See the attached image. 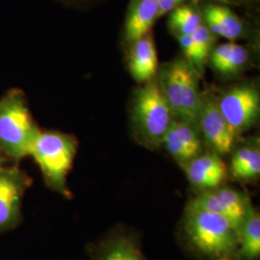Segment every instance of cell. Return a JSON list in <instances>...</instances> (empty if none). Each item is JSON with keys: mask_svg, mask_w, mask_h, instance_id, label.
<instances>
[{"mask_svg": "<svg viewBox=\"0 0 260 260\" xmlns=\"http://www.w3.org/2000/svg\"><path fill=\"white\" fill-rule=\"evenodd\" d=\"M173 120L171 108L156 77L142 84L134 93L131 107L135 139L147 149L161 148L164 135Z\"/></svg>", "mask_w": 260, "mask_h": 260, "instance_id": "cell-2", "label": "cell"}, {"mask_svg": "<svg viewBox=\"0 0 260 260\" xmlns=\"http://www.w3.org/2000/svg\"><path fill=\"white\" fill-rule=\"evenodd\" d=\"M203 23V19L195 10L185 5L173 10L169 19V26L176 37L193 34Z\"/></svg>", "mask_w": 260, "mask_h": 260, "instance_id": "cell-18", "label": "cell"}, {"mask_svg": "<svg viewBox=\"0 0 260 260\" xmlns=\"http://www.w3.org/2000/svg\"><path fill=\"white\" fill-rule=\"evenodd\" d=\"M230 173L238 181H251L260 175L259 141L254 139L233 151Z\"/></svg>", "mask_w": 260, "mask_h": 260, "instance_id": "cell-15", "label": "cell"}, {"mask_svg": "<svg viewBox=\"0 0 260 260\" xmlns=\"http://www.w3.org/2000/svg\"><path fill=\"white\" fill-rule=\"evenodd\" d=\"M217 103L224 120L238 137L251 129L259 118V91L253 85L235 86L217 99Z\"/></svg>", "mask_w": 260, "mask_h": 260, "instance_id": "cell-6", "label": "cell"}, {"mask_svg": "<svg viewBox=\"0 0 260 260\" xmlns=\"http://www.w3.org/2000/svg\"><path fill=\"white\" fill-rule=\"evenodd\" d=\"M198 126L210 150L221 156L233 151L238 136L224 120L219 110L217 98L210 92L202 93Z\"/></svg>", "mask_w": 260, "mask_h": 260, "instance_id": "cell-8", "label": "cell"}, {"mask_svg": "<svg viewBox=\"0 0 260 260\" xmlns=\"http://www.w3.org/2000/svg\"><path fill=\"white\" fill-rule=\"evenodd\" d=\"M206 26L213 33L233 41L241 36L244 28L240 19L230 8L210 4L204 10Z\"/></svg>", "mask_w": 260, "mask_h": 260, "instance_id": "cell-17", "label": "cell"}, {"mask_svg": "<svg viewBox=\"0 0 260 260\" xmlns=\"http://www.w3.org/2000/svg\"><path fill=\"white\" fill-rule=\"evenodd\" d=\"M91 260H147L139 237L125 228H116L90 248Z\"/></svg>", "mask_w": 260, "mask_h": 260, "instance_id": "cell-10", "label": "cell"}, {"mask_svg": "<svg viewBox=\"0 0 260 260\" xmlns=\"http://www.w3.org/2000/svg\"><path fill=\"white\" fill-rule=\"evenodd\" d=\"M232 42L223 44L219 47L214 48L211 51V55H210V63L211 66L213 67L215 71H219L220 68L223 65V61L225 59V56L228 55L231 47H232Z\"/></svg>", "mask_w": 260, "mask_h": 260, "instance_id": "cell-21", "label": "cell"}, {"mask_svg": "<svg viewBox=\"0 0 260 260\" xmlns=\"http://www.w3.org/2000/svg\"><path fill=\"white\" fill-rule=\"evenodd\" d=\"M198 75L186 59L178 58L164 66L156 75L174 119L197 125L202 100Z\"/></svg>", "mask_w": 260, "mask_h": 260, "instance_id": "cell-4", "label": "cell"}, {"mask_svg": "<svg viewBox=\"0 0 260 260\" xmlns=\"http://www.w3.org/2000/svg\"><path fill=\"white\" fill-rule=\"evenodd\" d=\"M179 241L194 260H235L239 235L223 217L186 208Z\"/></svg>", "mask_w": 260, "mask_h": 260, "instance_id": "cell-1", "label": "cell"}, {"mask_svg": "<svg viewBox=\"0 0 260 260\" xmlns=\"http://www.w3.org/2000/svg\"><path fill=\"white\" fill-rule=\"evenodd\" d=\"M239 243L235 260H258L260 257V215L251 205L238 231Z\"/></svg>", "mask_w": 260, "mask_h": 260, "instance_id": "cell-16", "label": "cell"}, {"mask_svg": "<svg viewBox=\"0 0 260 260\" xmlns=\"http://www.w3.org/2000/svg\"><path fill=\"white\" fill-rule=\"evenodd\" d=\"M40 131L21 91L13 89L0 100V149L6 155L16 161L28 156Z\"/></svg>", "mask_w": 260, "mask_h": 260, "instance_id": "cell-5", "label": "cell"}, {"mask_svg": "<svg viewBox=\"0 0 260 260\" xmlns=\"http://www.w3.org/2000/svg\"><path fill=\"white\" fill-rule=\"evenodd\" d=\"M28 185V177L18 168H3L0 172V231L9 230L19 222Z\"/></svg>", "mask_w": 260, "mask_h": 260, "instance_id": "cell-9", "label": "cell"}, {"mask_svg": "<svg viewBox=\"0 0 260 260\" xmlns=\"http://www.w3.org/2000/svg\"><path fill=\"white\" fill-rule=\"evenodd\" d=\"M189 182L200 192L223 186L229 170L221 155L212 150L202 152L182 166Z\"/></svg>", "mask_w": 260, "mask_h": 260, "instance_id": "cell-12", "label": "cell"}, {"mask_svg": "<svg viewBox=\"0 0 260 260\" xmlns=\"http://www.w3.org/2000/svg\"><path fill=\"white\" fill-rule=\"evenodd\" d=\"M78 143L75 137L58 131H40L29 155L35 159L48 187L71 198L67 177L73 167Z\"/></svg>", "mask_w": 260, "mask_h": 260, "instance_id": "cell-3", "label": "cell"}, {"mask_svg": "<svg viewBox=\"0 0 260 260\" xmlns=\"http://www.w3.org/2000/svg\"><path fill=\"white\" fill-rule=\"evenodd\" d=\"M159 18L156 0H131L124 23V37L132 44L149 34Z\"/></svg>", "mask_w": 260, "mask_h": 260, "instance_id": "cell-14", "label": "cell"}, {"mask_svg": "<svg viewBox=\"0 0 260 260\" xmlns=\"http://www.w3.org/2000/svg\"><path fill=\"white\" fill-rule=\"evenodd\" d=\"M249 52L245 47L237 44H232L231 49L225 56L223 65L218 73L223 75H233L238 74L248 62Z\"/></svg>", "mask_w": 260, "mask_h": 260, "instance_id": "cell-20", "label": "cell"}, {"mask_svg": "<svg viewBox=\"0 0 260 260\" xmlns=\"http://www.w3.org/2000/svg\"><path fill=\"white\" fill-rule=\"evenodd\" d=\"M224 1H228V2H236V1H242V0H224Z\"/></svg>", "mask_w": 260, "mask_h": 260, "instance_id": "cell-24", "label": "cell"}, {"mask_svg": "<svg viewBox=\"0 0 260 260\" xmlns=\"http://www.w3.org/2000/svg\"><path fill=\"white\" fill-rule=\"evenodd\" d=\"M251 205L250 197L246 193L232 187L220 186L201 192L190 201L186 208L221 216L239 231Z\"/></svg>", "mask_w": 260, "mask_h": 260, "instance_id": "cell-7", "label": "cell"}, {"mask_svg": "<svg viewBox=\"0 0 260 260\" xmlns=\"http://www.w3.org/2000/svg\"><path fill=\"white\" fill-rule=\"evenodd\" d=\"M3 159L1 158V156H0V172L2 171V169H3Z\"/></svg>", "mask_w": 260, "mask_h": 260, "instance_id": "cell-23", "label": "cell"}, {"mask_svg": "<svg viewBox=\"0 0 260 260\" xmlns=\"http://www.w3.org/2000/svg\"><path fill=\"white\" fill-rule=\"evenodd\" d=\"M203 143L197 124L174 119L164 135L162 146L178 164L183 166L203 152Z\"/></svg>", "mask_w": 260, "mask_h": 260, "instance_id": "cell-11", "label": "cell"}, {"mask_svg": "<svg viewBox=\"0 0 260 260\" xmlns=\"http://www.w3.org/2000/svg\"><path fill=\"white\" fill-rule=\"evenodd\" d=\"M156 1H159V0H156Z\"/></svg>", "mask_w": 260, "mask_h": 260, "instance_id": "cell-25", "label": "cell"}, {"mask_svg": "<svg viewBox=\"0 0 260 260\" xmlns=\"http://www.w3.org/2000/svg\"><path fill=\"white\" fill-rule=\"evenodd\" d=\"M186 0H159L157 1L159 7V18L171 13L173 10L183 5Z\"/></svg>", "mask_w": 260, "mask_h": 260, "instance_id": "cell-22", "label": "cell"}, {"mask_svg": "<svg viewBox=\"0 0 260 260\" xmlns=\"http://www.w3.org/2000/svg\"><path fill=\"white\" fill-rule=\"evenodd\" d=\"M214 36L213 33L204 23L192 34L196 47V60L193 67L200 75L204 72L205 60L211 51Z\"/></svg>", "mask_w": 260, "mask_h": 260, "instance_id": "cell-19", "label": "cell"}, {"mask_svg": "<svg viewBox=\"0 0 260 260\" xmlns=\"http://www.w3.org/2000/svg\"><path fill=\"white\" fill-rule=\"evenodd\" d=\"M130 45L128 68L131 76L138 83H147L155 78L158 73L157 51L152 35L149 33Z\"/></svg>", "mask_w": 260, "mask_h": 260, "instance_id": "cell-13", "label": "cell"}]
</instances>
